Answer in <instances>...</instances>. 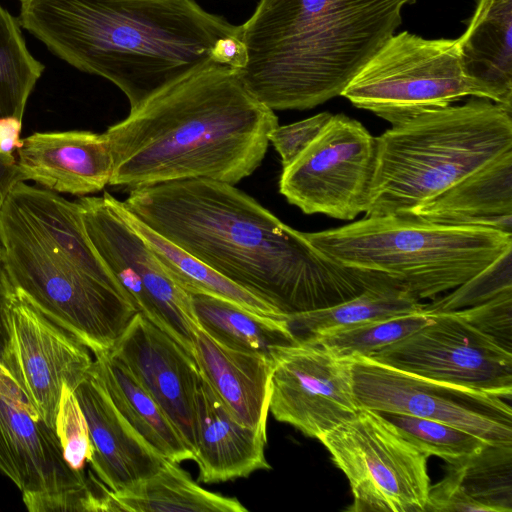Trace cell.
<instances>
[{
	"label": "cell",
	"mask_w": 512,
	"mask_h": 512,
	"mask_svg": "<svg viewBox=\"0 0 512 512\" xmlns=\"http://www.w3.org/2000/svg\"><path fill=\"white\" fill-rule=\"evenodd\" d=\"M124 206L226 279L291 315L389 277L336 263L233 184L186 179L131 190Z\"/></svg>",
	"instance_id": "6da1fadb"
},
{
	"label": "cell",
	"mask_w": 512,
	"mask_h": 512,
	"mask_svg": "<svg viewBox=\"0 0 512 512\" xmlns=\"http://www.w3.org/2000/svg\"><path fill=\"white\" fill-rule=\"evenodd\" d=\"M21 27L73 68L102 77L130 110L216 61L236 68L240 25L196 0H19Z\"/></svg>",
	"instance_id": "7a4b0ae2"
},
{
	"label": "cell",
	"mask_w": 512,
	"mask_h": 512,
	"mask_svg": "<svg viewBox=\"0 0 512 512\" xmlns=\"http://www.w3.org/2000/svg\"><path fill=\"white\" fill-rule=\"evenodd\" d=\"M278 125L235 68L211 61L104 132L113 158L109 185L129 191L186 179L235 185L261 165Z\"/></svg>",
	"instance_id": "3957f363"
},
{
	"label": "cell",
	"mask_w": 512,
	"mask_h": 512,
	"mask_svg": "<svg viewBox=\"0 0 512 512\" xmlns=\"http://www.w3.org/2000/svg\"><path fill=\"white\" fill-rule=\"evenodd\" d=\"M416 0H259L240 25L236 68L274 110H306L343 90Z\"/></svg>",
	"instance_id": "277c9868"
},
{
	"label": "cell",
	"mask_w": 512,
	"mask_h": 512,
	"mask_svg": "<svg viewBox=\"0 0 512 512\" xmlns=\"http://www.w3.org/2000/svg\"><path fill=\"white\" fill-rule=\"evenodd\" d=\"M511 112L476 97L392 125L376 137L366 216L402 215L512 149Z\"/></svg>",
	"instance_id": "5b68a950"
},
{
	"label": "cell",
	"mask_w": 512,
	"mask_h": 512,
	"mask_svg": "<svg viewBox=\"0 0 512 512\" xmlns=\"http://www.w3.org/2000/svg\"><path fill=\"white\" fill-rule=\"evenodd\" d=\"M303 234L336 263L385 275L418 300L453 290L512 249V234L496 229L396 214Z\"/></svg>",
	"instance_id": "8992f818"
},
{
	"label": "cell",
	"mask_w": 512,
	"mask_h": 512,
	"mask_svg": "<svg viewBox=\"0 0 512 512\" xmlns=\"http://www.w3.org/2000/svg\"><path fill=\"white\" fill-rule=\"evenodd\" d=\"M0 253L15 289L93 354L110 351L137 313L124 291L59 252L11 191L0 214Z\"/></svg>",
	"instance_id": "52a82bcc"
},
{
	"label": "cell",
	"mask_w": 512,
	"mask_h": 512,
	"mask_svg": "<svg viewBox=\"0 0 512 512\" xmlns=\"http://www.w3.org/2000/svg\"><path fill=\"white\" fill-rule=\"evenodd\" d=\"M341 96L392 125L466 96L482 98L462 68L458 39L393 34Z\"/></svg>",
	"instance_id": "ba28073f"
},
{
	"label": "cell",
	"mask_w": 512,
	"mask_h": 512,
	"mask_svg": "<svg viewBox=\"0 0 512 512\" xmlns=\"http://www.w3.org/2000/svg\"><path fill=\"white\" fill-rule=\"evenodd\" d=\"M318 440L348 479L350 512H426L429 456L380 412L360 408Z\"/></svg>",
	"instance_id": "9c48e42d"
},
{
	"label": "cell",
	"mask_w": 512,
	"mask_h": 512,
	"mask_svg": "<svg viewBox=\"0 0 512 512\" xmlns=\"http://www.w3.org/2000/svg\"><path fill=\"white\" fill-rule=\"evenodd\" d=\"M110 193L82 196L76 202L95 251L113 274L137 312L176 341L193 357L199 328L191 295L165 272L145 240L123 216Z\"/></svg>",
	"instance_id": "30bf717a"
},
{
	"label": "cell",
	"mask_w": 512,
	"mask_h": 512,
	"mask_svg": "<svg viewBox=\"0 0 512 512\" xmlns=\"http://www.w3.org/2000/svg\"><path fill=\"white\" fill-rule=\"evenodd\" d=\"M377 142L359 121L331 119L313 142L283 168L279 191L305 214L353 220L366 211Z\"/></svg>",
	"instance_id": "8fae6325"
},
{
	"label": "cell",
	"mask_w": 512,
	"mask_h": 512,
	"mask_svg": "<svg viewBox=\"0 0 512 512\" xmlns=\"http://www.w3.org/2000/svg\"><path fill=\"white\" fill-rule=\"evenodd\" d=\"M353 387L360 408L443 422L495 446H512V408L503 398L353 357Z\"/></svg>",
	"instance_id": "7c38bea8"
},
{
	"label": "cell",
	"mask_w": 512,
	"mask_h": 512,
	"mask_svg": "<svg viewBox=\"0 0 512 512\" xmlns=\"http://www.w3.org/2000/svg\"><path fill=\"white\" fill-rule=\"evenodd\" d=\"M430 314L427 324L368 358L405 372L510 400L511 351L454 311Z\"/></svg>",
	"instance_id": "4fadbf2b"
},
{
	"label": "cell",
	"mask_w": 512,
	"mask_h": 512,
	"mask_svg": "<svg viewBox=\"0 0 512 512\" xmlns=\"http://www.w3.org/2000/svg\"><path fill=\"white\" fill-rule=\"evenodd\" d=\"M269 411L308 437L319 439L360 409L352 359L304 338L271 353Z\"/></svg>",
	"instance_id": "5bb4252c"
},
{
	"label": "cell",
	"mask_w": 512,
	"mask_h": 512,
	"mask_svg": "<svg viewBox=\"0 0 512 512\" xmlns=\"http://www.w3.org/2000/svg\"><path fill=\"white\" fill-rule=\"evenodd\" d=\"M9 330L3 365L40 417L55 429L63 386L74 391L90 372L89 349L17 290L10 302Z\"/></svg>",
	"instance_id": "9a60e30c"
},
{
	"label": "cell",
	"mask_w": 512,
	"mask_h": 512,
	"mask_svg": "<svg viewBox=\"0 0 512 512\" xmlns=\"http://www.w3.org/2000/svg\"><path fill=\"white\" fill-rule=\"evenodd\" d=\"M109 352L151 394L193 452L195 396L201 377L194 358L139 312Z\"/></svg>",
	"instance_id": "2e32d148"
},
{
	"label": "cell",
	"mask_w": 512,
	"mask_h": 512,
	"mask_svg": "<svg viewBox=\"0 0 512 512\" xmlns=\"http://www.w3.org/2000/svg\"><path fill=\"white\" fill-rule=\"evenodd\" d=\"M0 472L23 492L84 485L66 463L55 429L46 424L12 374L0 379Z\"/></svg>",
	"instance_id": "e0dca14e"
},
{
	"label": "cell",
	"mask_w": 512,
	"mask_h": 512,
	"mask_svg": "<svg viewBox=\"0 0 512 512\" xmlns=\"http://www.w3.org/2000/svg\"><path fill=\"white\" fill-rule=\"evenodd\" d=\"M16 151L24 181L33 180L53 192L96 193L112 176L113 158L104 133L36 132L24 138Z\"/></svg>",
	"instance_id": "ac0fdd59"
},
{
	"label": "cell",
	"mask_w": 512,
	"mask_h": 512,
	"mask_svg": "<svg viewBox=\"0 0 512 512\" xmlns=\"http://www.w3.org/2000/svg\"><path fill=\"white\" fill-rule=\"evenodd\" d=\"M74 393L88 425V462L109 490H123L162 467L166 459L118 411L91 369Z\"/></svg>",
	"instance_id": "d6986e66"
},
{
	"label": "cell",
	"mask_w": 512,
	"mask_h": 512,
	"mask_svg": "<svg viewBox=\"0 0 512 512\" xmlns=\"http://www.w3.org/2000/svg\"><path fill=\"white\" fill-rule=\"evenodd\" d=\"M266 444L267 431L237 421L201 374L195 396L193 450L198 482H226L270 469L264 453Z\"/></svg>",
	"instance_id": "ffe728a7"
},
{
	"label": "cell",
	"mask_w": 512,
	"mask_h": 512,
	"mask_svg": "<svg viewBox=\"0 0 512 512\" xmlns=\"http://www.w3.org/2000/svg\"><path fill=\"white\" fill-rule=\"evenodd\" d=\"M193 345V358L200 373L237 421L267 431L271 358L227 347L200 327Z\"/></svg>",
	"instance_id": "44dd1931"
},
{
	"label": "cell",
	"mask_w": 512,
	"mask_h": 512,
	"mask_svg": "<svg viewBox=\"0 0 512 512\" xmlns=\"http://www.w3.org/2000/svg\"><path fill=\"white\" fill-rule=\"evenodd\" d=\"M402 215L512 234V149Z\"/></svg>",
	"instance_id": "7402d4cb"
},
{
	"label": "cell",
	"mask_w": 512,
	"mask_h": 512,
	"mask_svg": "<svg viewBox=\"0 0 512 512\" xmlns=\"http://www.w3.org/2000/svg\"><path fill=\"white\" fill-rule=\"evenodd\" d=\"M512 0H478L458 38L462 68L482 98L512 110Z\"/></svg>",
	"instance_id": "603a6c76"
},
{
	"label": "cell",
	"mask_w": 512,
	"mask_h": 512,
	"mask_svg": "<svg viewBox=\"0 0 512 512\" xmlns=\"http://www.w3.org/2000/svg\"><path fill=\"white\" fill-rule=\"evenodd\" d=\"M446 464L445 476L430 487L426 512L512 511V446L488 444Z\"/></svg>",
	"instance_id": "cb8c5ba5"
},
{
	"label": "cell",
	"mask_w": 512,
	"mask_h": 512,
	"mask_svg": "<svg viewBox=\"0 0 512 512\" xmlns=\"http://www.w3.org/2000/svg\"><path fill=\"white\" fill-rule=\"evenodd\" d=\"M95 355L91 372L130 425L165 459L194 460L192 450L134 374L109 351Z\"/></svg>",
	"instance_id": "d4e9b609"
},
{
	"label": "cell",
	"mask_w": 512,
	"mask_h": 512,
	"mask_svg": "<svg viewBox=\"0 0 512 512\" xmlns=\"http://www.w3.org/2000/svg\"><path fill=\"white\" fill-rule=\"evenodd\" d=\"M11 193L34 226L71 263L94 278L124 291L91 244L76 201L71 202L56 192L25 181L17 183Z\"/></svg>",
	"instance_id": "484cf974"
},
{
	"label": "cell",
	"mask_w": 512,
	"mask_h": 512,
	"mask_svg": "<svg viewBox=\"0 0 512 512\" xmlns=\"http://www.w3.org/2000/svg\"><path fill=\"white\" fill-rule=\"evenodd\" d=\"M247 512L235 497L202 488L177 463L165 460L151 476L113 492L107 488L105 512Z\"/></svg>",
	"instance_id": "4316f807"
},
{
	"label": "cell",
	"mask_w": 512,
	"mask_h": 512,
	"mask_svg": "<svg viewBox=\"0 0 512 512\" xmlns=\"http://www.w3.org/2000/svg\"><path fill=\"white\" fill-rule=\"evenodd\" d=\"M190 295L199 327L227 347L271 358L275 348L298 339L285 317L261 315L215 296Z\"/></svg>",
	"instance_id": "83f0119b"
},
{
	"label": "cell",
	"mask_w": 512,
	"mask_h": 512,
	"mask_svg": "<svg viewBox=\"0 0 512 512\" xmlns=\"http://www.w3.org/2000/svg\"><path fill=\"white\" fill-rule=\"evenodd\" d=\"M125 219L145 240L170 278L189 294H206L233 302L252 312L285 317L278 309L223 277L202 261L142 223L119 201Z\"/></svg>",
	"instance_id": "f1b7e54d"
},
{
	"label": "cell",
	"mask_w": 512,
	"mask_h": 512,
	"mask_svg": "<svg viewBox=\"0 0 512 512\" xmlns=\"http://www.w3.org/2000/svg\"><path fill=\"white\" fill-rule=\"evenodd\" d=\"M424 306L404 287L387 278L337 305L286 315L285 318L294 335L305 338L329 330L412 313L424 309Z\"/></svg>",
	"instance_id": "f546056e"
},
{
	"label": "cell",
	"mask_w": 512,
	"mask_h": 512,
	"mask_svg": "<svg viewBox=\"0 0 512 512\" xmlns=\"http://www.w3.org/2000/svg\"><path fill=\"white\" fill-rule=\"evenodd\" d=\"M18 17L0 5V118L23 119L45 66L29 51Z\"/></svg>",
	"instance_id": "4dcf8cb0"
},
{
	"label": "cell",
	"mask_w": 512,
	"mask_h": 512,
	"mask_svg": "<svg viewBox=\"0 0 512 512\" xmlns=\"http://www.w3.org/2000/svg\"><path fill=\"white\" fill-rule=\"evenodd\" d=\"M430 320L431 314L424 308L412 313L321 332L304 339L319 344L340 357H370Z\"/></svg>",
	"instance_id": "1f68e13d"
},
{
	"label": "cell",
	"mask_w": 512,
	"mask_h": 512,
	"mask_svg": "<svg viewBox=\"0 0 512 512\" xmlns=\"http://www.w3.org/2000/svg\"><path fill=\"white\" fill-rule=\"evenodd\" d=\"M380 413L417 448L446 463L470 457L488 445L479 437L443 422L401 413Z\"/></svg>",
	"instance_id": "d6a6232c"
},
{
	"label": "cell",
	"mask_w": 512,
	"mask_h": 512,
	"mask_svg": "<svg viewBox=\"0 0 512 512\" xmlns=\"http://www.w3.org/2000/svg\"><path fill=\"white\" fill-rule=\"evenodd\" d=\"M512 249L507 250L448 295L425 305L430 313L455 311L486 302L512 290Z\"/></svg>",
	"instance_id": "836d02e7"
},
{
	"label": "cell",
	"mask_w": 512,
	"mask_h": 512,
	"mask_svg": "<svg viewBox=\"0 0 512 512\" xmlns=\"http://www.w3.org/2000/svg\"><path fill=\"white\" fill-rule=\"evenodd\" d=\"M55 432L68 466L83 471L92 454L88 425L74 391L64 385L55 419Z\"/></svg>",
	"instance_id": "e575fe53"
},
{
	"label": "cell",
	"mask_w": 512,
	"mask_h": 512,
	"mask_svg": "<svg viewBox=\"0 0 512 512\" xmlns=\"http://www.w3.org/2000/svg\"><path fill=\"white\" fill-rule=\"evenodd\" d=\"M107 487L90 475L84 485L50 492H23L30 512H104Z\"/></svg>",
	"instance_id": "d590c367"
},
{
	"label": "cell",
	"mask_w": 512,
	"mask_h": 512,
	"mask_svg": "<svg viewBox=\"0 0 512 512\" xmlns=\"http://www.w3.org/2000/svg\"><path fill=\"white\" fill-rule=\"evenodd\" d=\"M454 312L511 351L512 290L503 292L481 304Z\"/></svg>",
	"instance_id": "8d00e7d4"
},
{
	"label": "cell",
	"mask_w": 512,
	"mask_h": 512,
	"mask_svg": "<svg viewBox=\"0 0 512 512\" xmlns=\"http://www.w3.org/2000/svg\"><path fill=\"white\" fill-rule=\"evenodd\" d=\"M333 114L322 112L307 119L275 127L269 142L281 157L282 167L290 165L321 133Z\"/></svg>",
	"instance_id": "74e56055"
},
{
	"label": "cell",
	"mask_w": 512,
	"mask_h": 512,
	"mask_svg": "<svg viewBox=\"0 0 512 512\" xmlns=\"http://www.w3.org/2000/svg\"><path fill=\"white\" fill-rule=\"evenodd\" d=\"M15 291L16 289L0 253V362L2 364H4L9 345V307Z\"/></svg>",
	"instance_id": "f35d334b"
},
{
	"label": "cell",
	"mask_w": 512,
	"mask_h": 512,
	"mask_svg": "<svg viewBox=\"0 0 512 512\" xmlns=\"http://www.w3.org/2000/svg\"><path fill=\"white\" fill-rule=\"evenodd\" d=\"M21 181H24V177L16 157L11 153L0 152V214L7 195Z\"/></svg>",
	"instance_id": "ab89813d"
},
{
	"label": "cell",
	"mask_w": 512,
	"mask_h": 512,
	"mask_svg": "<svg viewBox=\"0 0 512 512\" xmlns=\"http://www.w3.org/2000/svg\"><path fill=\"white\" fill-rule=\"evenodd\" d=\"M22 120L16 117L0 118V152L11 153L21 147Z\"/></svg>",
	"instance_id": "60d3db41"
},
{
	"label": "cell",
	"mask_w": 512,
	"mask_h": 512,
	"mask_svg": "<svg viewBox=\"0 0 512 512\" xmlns=\"http://www.w3.org/2000/svg\"><path fill=\"white\" fill-rule=\"evenodd\" d=\"M8 374H11L9 370L0 362V379Z\"/></svg>",
	"instance_id": "b9f144b4"
}]
</instances>
